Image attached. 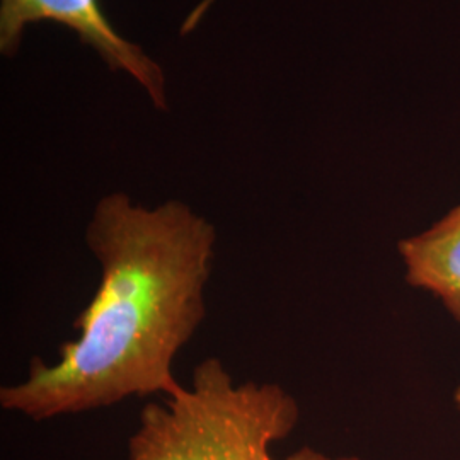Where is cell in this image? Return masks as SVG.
<instances>
[{"label":"cell","instance_id":"5","mask_svg":"<svg viewBox=\"0 0 460 460\" xmlns=\"http://www.w3.org/2000/svg\"><path fill=\"white\" fill-rule=\"evenodd\" d=\"M285 460H360L358 457H351V456H345V457H329L326 454L311 448V447H302L296 452H294L290 457Z\"/></svg>","mask_w":460,"mask_h":460},{"label":"cell","instance_id":"2","mask_svg":"<svg viewBox=\"0 0 460 460\" xmlns=\"http://www.w3.org/2000/svg\"><path fill=\"white\" fill-rule=\"evenodd\" d=\"M300 418L296 399L275 382L237 384L210 357L190 385L150 401L128 438V460H273Z\"/></svg>","mask_w":460,"mask_h":460},{"label":"cell","instance_id":"4","mask_svg":"<svg viewBox=\"0 0 460 460\" xmlns=\"http://www.w3.org/2000/svg\"><path fill=\"white\" fill-rule=\"evenodd\" d=\"M408 283L440 298L460 324V205L399 244Z\"/></svg>","mask_w":460,"mask_h":460},{"label":"cell","instance_id":"1","mask_svg":"<svg viewBox=\"0 0 460 460\" xmlns=\"http://www.w3.org/2000/svg\"><path fill=\"white\" fill-rule=\"evenodd\" d=\"M85 244L101 277L74 323L79 336L60 346L57 362L34 357L24 380L4 385V411L47 421L181 389L174 360L207 317L214 224L181 201L147 208L111 193L91 217Z\"/></svg>","mask_w":460,"mask_h":460},{"label":"cell","instance_id":"6","mask_svg":"<svg viewBox=\"0 0 460 460\" xmlns=\"http://www.w3.org/2000/svg\"><path fill=\"white\" fill-rule=\"evenodd\" d=\"M456 402H457V406L460 408V387L457 389V393H456Z\"/></svg>","mask_w":460,"mask_h":460},{"label":"cell","instance_id":"3","mask_svg":"<svg viewBox=\"0 0 460 460\" xmlns=\"http://www.w3.org/2000/svg\"><path fill=\"white\" fill-rule=\"evenodd\" d=\"M41 21L62 24L96 49L113 70H125L142 84L157 108H165L163 70L140 47L116 33L99 0H2L0 49L14 55L26 26Z\"/></svg>","mask_w":460,"mask_h":460}]
</instances>
